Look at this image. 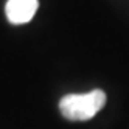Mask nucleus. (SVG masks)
Returning a JSON list of instances; mask_svg holds the SVG:
<instances>
[{
  "label": "nucleus",
  "mask_w": 129,
  "mask_h": 129,
  "mask_svg": "<svg viewBox=\"0 0 129 129\" xmlns=\"http://www.w3.org/2000/svg\"><path fill=\"white\" fill-rule=\"evenodd\" d=\"M38 0H8L5 13L8 20L14 25H22L33 19L38 11Z\"/></svg>",
  "instance_id": "obj_2"
},
{
  "label": "nucleus",
  "mask_w": 129,
  "mask_h": 129,
  "mask_svg": "<svg viewBox=\"0 0 129 129\" xmlns=\"http://www.w3.org/2000/svg\"><path fill=\"white\" fill-rule=\"evenodd\" d=\"M106 104V93L100 89L90 90L87 93H70L62 96L59 101V110L67 120L86 121L95 117Z\"/></svg>",
  "instance_id": "obj_1"
}]
</instances>
